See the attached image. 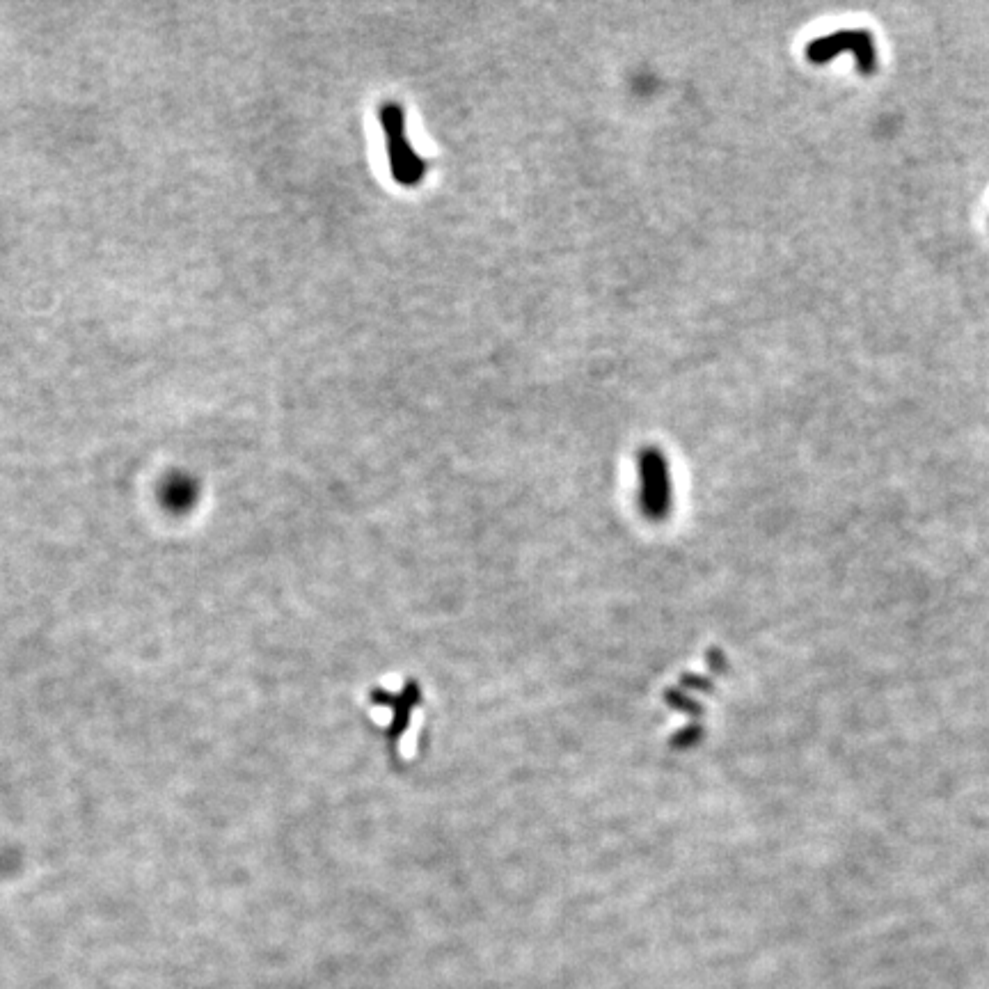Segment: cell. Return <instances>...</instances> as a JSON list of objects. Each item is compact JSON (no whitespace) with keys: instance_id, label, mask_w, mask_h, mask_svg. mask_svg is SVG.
Here are the masks:
<instances>
[{"instance_id":"obj_1","label":"cell","mask_w":989,"mask_h":989,"mask_svg":"<svg viewBox=\"0 0 989 989\" xmlns=\"http://www.w3.org/2000/svg\"><path fill=\"white\" fill-rule=\"evenodd\" d=\"M378 120L387 142V156H390V172L397 184L415 188L424 181L429 172V163L413 149V142L406 133V113L399 104L387 101L378 108Z\"/></svg>"},{"instance_id":"obj_2","label":"cell","mask_w":989,"mask_h":989,"mask_svg":"<svg viewBox=\"0 0 989 989\" xmlns=\"http://www.w3.org/2000/svg\"><path fill=\"white\" fill-rule=\"evenodd\" d=\"M843 51H852L861 74L870 76L877 69L875 44L868 30H836L827 37H818L806 46V58L813 65H827Z\"/></svg>"},{"instance_id":"obj_3","label":"cell","mask_w":989,"mask_h":989,"mask_svg":"<svg viewBox=\"0 0 989 989\" xmlns=\"http://www.w3.org/2000/svg\"><path fill=\"white\" fill-rule=\"evenodd\" d=\"M642 477V504L651 516H664L669 509V470L664 454L655 447H646L637 458Z\"/></svg>"}]
</instances>
